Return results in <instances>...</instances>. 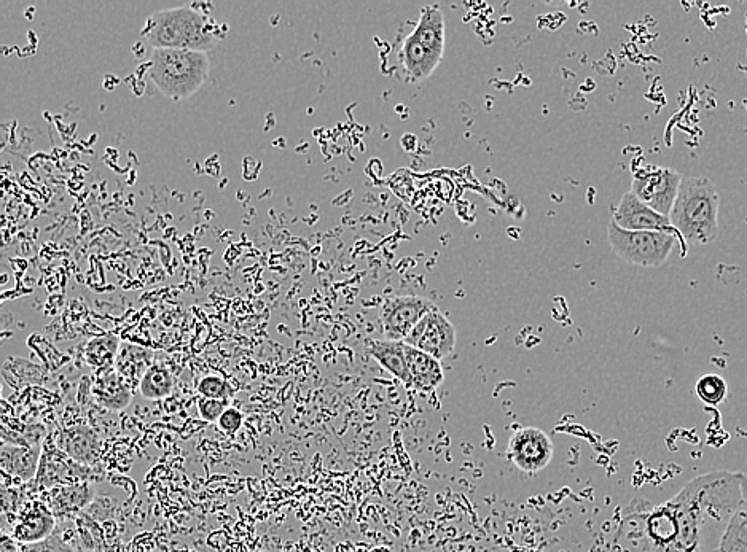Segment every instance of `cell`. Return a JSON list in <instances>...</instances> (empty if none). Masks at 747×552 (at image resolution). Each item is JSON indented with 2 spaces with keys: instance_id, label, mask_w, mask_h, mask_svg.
<instances>
[{
  "instance_id": "1",
  "label": "cell",
  "mask_w": 747,
  "mask_h": 552,
  "mask_svg": "<svg viewBox=\"0 0 747 552\" xmlns=\"http://www.w3.org/2000/svg\"><path fill=\"white\" fill-rule=\"evenodd\" d=\"M222 26L196 5L166 8L152 13L145 21L142 37L153 50L173 48L208 53L222 40Z\"/></svg>"
},
{
  "instance_id": "2",
  "label": "cell",
  "mask_w": 747,
  "mask_h": 552,
  "mask_svg": "<svg viewBox=\"0 0 747 552\" xmlns=\"http://www.w3.org/2000/svg\"><path fill=\"white\" fill-rule=\"evenodd\" d=\"M720 198L706 177L682 180L669 222L687 244L709 245L719 236Z\"/></svg>"
},
{
  "instance_id": "3",
  "label": "cell",
  "mask_w": 747,
  "mask_h": 552,
  "mask_svg": "<svg viewBox=\"0 0 747 552\" xmlns=\"http://www.w3.org/2000/svg\"><path fill=\"white\" fill-rule=\"evenodd\" d=\"M209 72L211 59L203 51L158 48L150 53V78L171 101L192 98L208 82Z\"/></svg>"
},
{
  "instance_id": "4",
  "label": "cell",
  "mask_w": 747,
  "mask_h": 552,
  "mask_svg": "<svg viewBox=\"0 0 747 552\" xmlns=\"http://www.w3.org/2000/svg\"><path fill=\"white\" fill-rule=\"evenodd\" d=\"M679 234L666 231H628L609 223L607 241L620 260L641 268L665 265L679 242Z\"/></svg>"
},
{
  "instance_id": "5",
  "label": "cell",
  "mask_w": 747,
  "mask_h": 552,
  "mask_svg": "<svg viewBox=\"0 0 747 552\" xmlns=\"http://www.w3.org/2000/svg\"><path fill=\"white\" fill-rule=\"evenodd\" d=\"M682 180L684 177L674 169L646 166L634 172L631 193L650 209L669 217Z\"/></svg>"
},
{
  "instance_id": "6",
  "label": "cell",
  "mask_w": 747,
  "mask_h": 552,
  "mask_svg": "<svg viewBox=\"0 0 747 552\" xmlns=\"http://www.w3.org/2000/svg\"><path fill=\"white\" fill-rule=\"evenodd\" d=\"M437 306L423 296L407 295L392 296L384 301L380 311V322L386 339L391 341H405L411 330L435 311Z\"/></svg>"
},
{
  "instance_id": "7",
  "label": "cell",
  "mask_w": 747,
  "mask_h": 552,
  "mask_svg": "<svg viewBox=\"0 0 747 552\" xmlns=\"http://www.w3.org/2000/svg\"><path fill=\"white\" fill-rule=\"evenodd\" d=\"M507 457L523 473H539L552 462V440L540 428H520L510 436Z\"/></svg>"
},
{
  "instance_id": "8",
  "label": "cell",
  "mask_w": 747,
  "mask_h": 552,
  "mask_svg": "<svg viewBox=\"0 0 747 552\" xmlns=\"http://www.w3.org/2000/svg\"><path fill=\"white\" fill-rule=\"evenodd\" d=\"M403 343L423 350L440 362L453 354L456 347V330L448 317L437 308L421 319Z\"/></svg>"
},
{
  "instance_id": "9",
  "label": "cell",
  "mask_w": 747,
  "mask_h": 552,
  "mask_svg": "<svg viewBox=\"0 0 747 552\" xmlns=\"http://www.w3.org/2000/svg\"><path fill=\"white\" fill-rule=\"evenodd\" d=\"M612 222L620 226L623 230L628 231H666V233H676L673 225L669 222V217L658 214L654 209H650L646 204L641 203L636 196L628 191L620 199L617 209H615Z\"/></svg>"
},
{
  "instance_id": "10",
  "label": "cell",
  "mask_w": 747,
  "mask_h": 552,
  "mask_svg": "<svg viewBox=\"0 0 747 552\" xmlns=\"http://www.w3.org/2000/svg\"><path fill=\"white\" fill-rule=\"evenodd\" d=\"M407 354L408 370H410L411 389L418 392H432L439 389L445 381L442 363L437 358L431 357L423 350L405 344Z\"/></svg>"
},
{
  "instance_id": "11",
  "label": "cell",
  "mask_w": 747,
  "mask_h": 552,
  "mask_svg": "<svg viewBox=\"0 0 747 552\" xmlns=\"http://www.w3.org/2000/svg\"><path fill=\"white\" fill-rule=\"evenodd\" d=\"M367 352L370 357L383 366L384 370L391 373L394 378L402 381L411 389L410 370H408L407 354H405V343L403 341H391V339H375L367 344Z\"/></svg>"
},
{
  "instance_id": "12",
  "label": "cell",
  "mask_w": 747,
  "mask_h": 552,
  "mask_svg": "<svg viewBox=\"0 0 747 552\" xmlns=\"http://www.w3.org/2000/svg\"><path fill=\"white\" fill-rule=\"evenodd\" d=\"M442 58L443 56L437 55L434 51L427 50L413 34L408 35L400 51L403 69L408 77L416 82L431 77L434 70L439 67Z\"/></svg>"
},
{
  "instance_id": "13",
  "label": "cell",
  "mask_w": 747,
  "mask_h": 552,
  "mask_svg": "<svg viewBox=\"0 0 747 552\" xmlns=\"http://www.w3.org/2000/svg\"><path fill=\"white\" fill-rule=\"evenodd\" d=\"M427 50L443 56L445 51V16L437 5H427L421 10L415 31L411 32Z\"/></svg>"
},
{
  "instance_id": "14",
  "label": "cell",
  "mask_w": 747,
  "mask_h": 552,
  "mask_svg": "<svg viewBox=\"0 0 747 552\" xmlns=\"http://www.w3.org/2000/svg\"><path fill=\"white\" fill-rule=\"evenodd\" d=\"M55 529V518L44 505H36L13 530V537L23 545H36L50 537Z\"/></svg>"
},
{
  "instance_id": "15",
  "label": "cell",
  "mask_w": 747,
  "mask_h": 552,
  "mask_svg": "<svg viewBox=\"0 0 747 552\" xmlns=\"http://www.w3.org/2000/svg\"><path fill=\"white\" fill-rule=\"evenodd\" d=\"M39 454L40 446H2V468L7 473L15 476V478L21 479V481H29L36 475L37 467H39Z\"/></svg>"
},
{
  "instance_id": "16",
  "label": "cell",
  "mask_w": 747,
  "mask_h": 552,
  "mask_svg": "<svg viewBox=\"0 0 747 552\" xmlns=\"http://www.w3.org/2000/svg\"><path fill=\"white\" fill-rule=\"evenodd\" d=\"M63 449L79 462L93 463L101 446L93 430L88 427H74L63 433Z\"/></svg>"
},
{
  "instance_id": "17",
  "label": "cell",
  "mask_w": 747,
  "mask_h": 552,
  "mask_svg": "<svg viewBox=\"0 0 747 552\" xmlns=\"http://www.w3.org/2000/svg\"><path fill=\"white\" fill-rule=\"evenodd\" d=\"M173 389V373L166 366H150L139 381V392L145 400H163L173 393Z\"/></svg>"
},
{
  "instance_id": "18",
  "label": "cell",
  "mask_w": 747,
  "mask_h": 552,
  "mask_svg": "<svg viewBox=\"0 0 747 552\" xmlns=\"http://www.w3.org/2000/svg\"><path fill=\"white\" fill-rule=\"evenodd\" d=\"M94 393L99 403L112 411H118L130 405L131 392L117 374H110L107 378L101 379L94 387Z\"/></svg>"
},
{
  "instance_id": "19",
  "label": "cell",
  "mask_w": 747,
  "mask_h": 552,
  "mask_svg": "<svg viewBox=\"0 0 747 552\" xmlns=\"http://www.w3.org/2000/svg\"><path fill=\"white\" fill-rule=\"evenodd\" d=\"M719 552H747V505L733 514L720 538Z\"/></svg>"
},
{
  "instance_id": "20",
  "label": "cell",
  "mask_w": 747,
  "mask_h": 552,
  "mask_svg": "<svg viewBox=\"0 0 747 552\" xmlns=\"http://www.w3.org/2000/svg\"><path fill=\"white\" fill-rule=\"evenodd\" d=\"M695 393L704 405L719 406L720 403H724L728 395L727 381L719 374H706L698 379Z\"/></svg>"
},
{
  "instance_id": "21",
  "label": "cell",
  "mask_w": 747,
  "mask_h": 552,
  "mask_svg": "<svg viewBox=\"0 0 747 552\" xmlns=\"http://www.w3.org/2000/svg\"><path fill=\"white\" fill-rule=\"evenodd\" d=\"M198 392L203 395V398H209V400H225V398L230 397V385L219 376L209 374L206 378L201 379L200 384H198Z\"/></svg>"
},
{
  "instance_id": "22",
  "label": "cell",
  "mask_w": 747,
  "mask_h": 552,
  "mask_svg": "<svg viewBox=\"0 0 747 552\" xmlns=\"http://www.w3.org/2000/svg\"><path fill=\"white\" fill-rule=\"evenodd\" d=\"M227 411V405L223 400H209V398H201L198 401V413L203 420H206L208 424H216L219 422L222 414Z\"/></svg>"
},
{
  "instance_id": "23",
  "label": "cell",
  "mask_w": 747,
  "mask_h": 552,
  "mask_svg": "<svg viewBox=\"0 0 747 552\" xmlns=\"http://www.w3.org/2000/svg\"><path fill=\"white\" fill-rule=\"evenodd\" d=\"M244 416L241 411L236 408H227V411L220 417L219 428L222 432L228 433V435H235L243 427Z\"/></svg>"
},
{
  "instance_id": "24",
  "label": "cell",
  "mask_w": 747,
  "mask_h": 552,
  "mask_svg": "<svg viewBox=\"0 0 747 552\" xmlns=\"http://www.w3.org/2000/svg\"><path fill=\"white\" fill-rule=\"evenodd\" d=\"M0 552H21L20 541L15 537H8L7 533L0 538Z\"/></svg>"
},
{
  "instance_id": "25",
  "label": "cell",
  "mask_w": 747,
  "mask_h": 552,
  "mask_svg": "<svg viewBox=\"0 0 747 552\" xmlns=\"http://www.w3.org/2000/svg\"><path fill=\"white\" fill-rule=\"evenodd\" d=\"M21 552H53V551H51V548L50 546H48L47 541H42V543H36V545L21 546Z\"/></svg>"
},
{
  "instance_id": "26",
  "label": "cell",
  "mask_w": 747,
  "mask_h": 552,
  "mask_svg": "<svg viewBox=\"0 0 747 552\" xmlns=\"http://www.w3.org/2000/svg\"><path fill=\"white\" fill-rule=\"evenodd\" d=\"M740 484H741V495H743L744 505H747V475H741L740 473Z\"/></svg>"
},
{
  "instance_id": "27",
  "label": "cell",
  "mask_w": 747,
  "mask_h": 552,
  "mask_svg": "<svg viewBox=\"0 0 747 552\" xmlns=\"http://www.w3.org/2000/svg\"><path fill=\"white\" fill-rule=\"evenodd\" d=\"M370 552H392L391 549L386 548V546H378V548L372 549Z\"/></svg>"
}]
</instances>
